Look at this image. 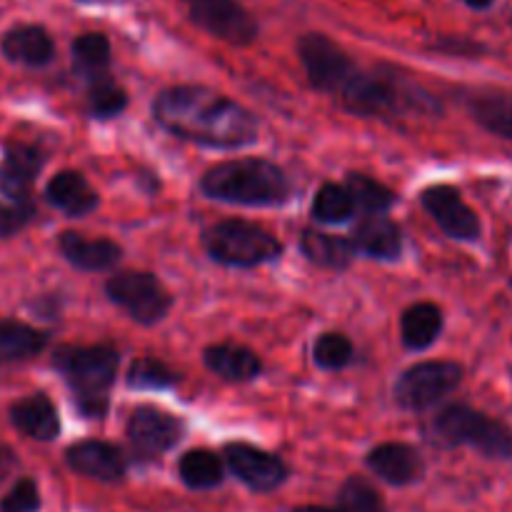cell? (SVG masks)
Instances as JSON below:
<instances>
[{"label": "cell", "instance_id": "1", "mask_svg": "<svg viewBox=\"0 0 512 512\" xmlns=\"http://www.w3.org/2000/svg\"><path fill=\"white\" fill-rule=\"evenodd\" d=\"M155 123L170 135L215 150H238L258 140V120L225 95L198 85L165 88L153 100Z\"/></svg>", "mask_w": 512, "mask_h": 512}, {"label": "cell", "instance_id": "2", "mask_svg": "<svg viewBox=\"0 0 512 512\" xmlns=\"http://www.w3.org/2000/svg\"><path fill=\"white\" fill-rule=\"evenodd\" d=\"M200 190L210 200L245 205V208L283 205L293 193L288 175L263 158H240L215 165L203 175Z\"/></svg>", "mask_w": 512, "mask_h": 512}, {"label": "cell", "instance_id": "3", "mask_svg": "<svg viewBox=\"0 0 512 512\" xmlns=\"http://www.w3.org/2000/svg\"><path fill=\"white\" fill-rule=\"evenodd\" d=\"M53 365L68 383L75 408L85 418L108 413L110 390L118 378L120 358L108 345H63L55 350Z\"/></svg>", "mask_w": 512, "mask_h": 512}, {"label": "cell", "instance_id": "4", "mask_svg": "<svg viewBox=\"0 0 512 512\" xmlns=\"http://www.w3.org/2000/svg\"><path fill=\"white\" fill-rule=\"evenodd\" d=\"M430 435L435 443L458 448L478 450L485 458L512 460V428L503 420H495L470 405H448L440 410L438 418L430 425Z\"/></svg>", "mask_w": 512, "mask_h": 512}, {"label": "cell", "instance_id": "5", "mask_svg": "<svg viewBox=\"0 0 512 512\" xmlns=\"http://www.w3.org/2000/svg\"><path fill=\"white\" fill-rule=\"evenodd\" d=\"M210 258L228 268H255L280 258L283 245L275 235L248 220H223L203 233Z\"/></svg>", "mask_w": 512, "mask_h": 512}, {"label": "cell", "instance_id": "6", "mask_svg": "<svg viewBox=\"0 0 512 512\" xmlns=\"http://www.w3.org/2000/svg\"><path fill=\"white\" fill-rule=\"evenodd\" d=\"M463 383V368L453 360L420 363L405 370L395 383V403L405 410H428Z\"/></svg>", "mask_w": 512, "mask_h": 512}, {"label": "cell", "instance_id": "7", "mask_svg": "<svg viewBox=\"0 0 512 512\" xmlns=\"http://www.w3.org/2000/svg\"><path fill=\"white\" fill-rule=\"evenodd\" d=\"M105 293L138 325L160 323L173 308V298L165 285L155 275L138 273V270H128V273H118L115 278H110Z\"/></svg>", "mask_w": 512, "mask_h": 512}, {"label": "cell", "instance_id": "8", "mask_svg": "<svg viewBox=\"0 0 512 512\" xmlns=\"http://www.w3.org/2000/svg\"><path fill=\"white\" fill-rule=\"evenodd\" d=\"M298 53L300 60H303L310 83L318 90H323V93L340 95V90L348 85V80L358 73L353 60H350L333 40L325 38V35H305L298 43Z\"/></svg>", "mask_w": 512, "mask_h": 512}, {"label": "cell", "instance_id": "9", "mask_svg": "<svg viewBox=\"0 0 512 512\" xmlns=\"http://www.w3.org/2000/svg\"><path fill=\"white\" fill-rule=\"evenodd\" d=\"M183 3L198 28L225 43L248 45L258 35V23L253 15L235 0H183Z\"/></svg>", "mask_w": 512, "mask_h": 512}, {"label": "cell", "instance_id": "10", "mask_svg": "<svg viewBox=\"0 0 512 512\" xmlns=\"http://www.w3.org/2000/svg\"><path fill=\"white\" fill-rule=\"evenodd\" d=\"M185 425L173 413L143 405L128 420L130 448L140 458H158L183 440Z\"/></svg>", "mask_w": 512, "mask_h": 512}, {"label": "cell", "instance_id": "11", "mask_svg": "<svg viewBox=\"0 0 512 512\" xmlns=\"http://www.w3.org/2000/svg\"><path fill=\"white\" fill-rule=\"evenodd\" d=\"M420 203L428 210L430 218L440 225V230L453 240L475 243L483 233L480 218L453 185H430L420 195Z\"/></svg>", "mask_w": 512, "mask_h": 512}, {"label": "cell", "instance_id": "12", "mask_svg": "<svg viewBox=\"0 0 512 512\" xmlns=\"http://www.w3.org/2000/svg\"><path fill=\"white\" fill-rule=\"evenodd\" d=\"M230 473L248 485L255 493H273L288 480V468L283 460L273 453L255 448L248 443H228L223 450Z\"/></svg>", "mask_w": 512, "mask_h": 512}, {"label": "cell", "instance_id": "13", "mask_svg": "<svg viewBox=\"0 0 512 512\" xmlns=\"http://www.w3.org/2000/svg\"><path fill=\"white\" fill-rule=\"evenodd\" d=\"M43 168V155L30 145H10L0 163V193L10 203H30V188Z\"/></svg>", "mask_w": 512, "mask_h": 512}, {"label": "cell", "instance_id": "14", "mask_svg": "<svg viewBox=\"0 0 512 512\" xmlns=\"http://www.w3.org/2000/svg\"><path fill=\"white\" fill-rule=\"evenodd\" d=\"M368 468L380 480H385L390 485H398V488L418 483L425 473V463L420 458V453L405 443H385L370 450Z\"/></svg>", "mask_w": 512, "mask_h": 512}, {"label": "cell", "instance_id": "15", "mask_svg": "<svg viewBox=\"0 0 512 512\" xmlns=\"http://www.w3.org/2000/svg\"><path fill=\"white\" fill-rule=\"evenodd\" d=\"M70 470L85 478L100 480V483H118L125 475V458L118 448L100 440H85V443L73 445L65 453Z\"/></svg>", "mask_w": 512, "mask_h": 512}, {"label": "cell", "instance_id": "16", "mask_svg": "<svg viewBox=\"0 0 512 512\" xmlns=\"http://www.w3.org/2000/svg\"><path fill=\"white\" fill-rule=\"evenodd\" d=\"M58 248L63 258L73 268L85 270V273H103L123 258V248L108 238H88L80 233H63L58 238Z\"/></svg>", "mask_w": 512, "mask_h": 512}, {"label": "cell", "instance_id": "17", "mask_svg": "<svg viewBox=\"0 0 512 512\" xmlns=\"http://www.w3.org/2000/svg\"><path fill=\"white\" fill-rule=\"evenodd\" d=\"M45 198L68 218H83V215L93 213L100 203L93 185L75 170H63V173L55 175L45 188Z\"/></svg>", "mask_w": 512, "mask_h": 512}, {"label": "cell", "instance_id": "18", "mask_svg": "<svg viewBox=\"0 0 512 512\" xmlns=\"http://www.w3.org/2000/svg\"><path fill=\"white\" fill-rule=\"evenodd\" d=\"M353 245L375 260H398L403 253L400 228L385 215H365L353 233Z\"/></svg>", "mask_w": 512, "mask_h": 512}, {"label": "cell", "instance_id": "19", "mask_svg": "<svg viewBox=\"0 0 512 512\" xmlns=\"http://www.w3.org/2000/svg\"><path fill=\"white\" fill-rule=\"evenodd\" d=\"M3 55L13 63L40 68L48 65L55 55L53 38L40 25H18L3 38Z\"/></svg>", "mask_w": 512, "mask_h": 512}, {"label": "cell", "instance_id": "20", "mask_svg": "<svg viewBox=\"0 0 512 512\" xmlns=\"http://www.w3.org/2000/svg\"><path fill=\"white\" fill-rule=\"evenodd\" d=\"M203 360L208 370H213L218 378L230 380V383H248V380L258 378L260 370H263V363L253 350L233 343L210 345Z\"/></svg>", "mask_w": 512, "mask_h": 512}, {"label": "cell", "instance_id": "21", "mask_svg": "<svg viewBox=\"0 0 512 512\" xmlns=\"http://www.w3.org/2000/svg\"><path fill=\"white\" fill-rule=\"evenodd\" d=\"M10 420H13V425L20 433H25L33 440H43V443L58 438L60 433L58 410L50 403V398L40 393L15 403L10 408Z\"/></svg>", "mask_w": 512, "mask_h": 512}, {"label": "cell", "instance_id": "22", "mask_svg": "<svg viewBox=\"0 0 512 512\" xmlns=\"http://www.w3.org/2000/svg\"><path fill=\"white\" fill-rule=\"evenodd\" d=\"M443 333V310L435 303H415L400 318V338L405 348L425 350Z\"/></svg>", "mask_w": 512, "mask_h": 512}, {"label": "cell", "instance_id": "23", "mask_svg": "<svg viewBox=\"0 0 512 512\" xmlns=\"http://www.w3.org/2000/svg\"><path fill=\"white\" fill-rule=\"evenodd\" d=\"M300 250L310 263L330 270H345L355 258L353 240L320 233V230H305L300 238Z\"/></svg>", "mask_w": 512, "mask_h": 512}, {"label": "cell", "instance_id": "24", "mask_svg": "<svg viewBox=\"0 0 512 512\" xmlns=\"http://www.w3.org/2000/svg\"><path fill=\"white\" fill-rule=\"evenodd\" d=\"M48 335L18 320H0V363H18L38 355Z\"/></svg>", "mask_w": 512, "mask_h": 512}, {"label": "cell", "instance_id": "25", "mask_svg": "<svg viewBox=\"0 0 512 512\" xmlns=\"http://www.w3.org/2000/svg\"><path fill=\"white\" fill-rule=\"evenodd\" d=\"M178 475L190 490H213L223 485V458L213 450H188L178 463Z\"/></svg>", "mask_w": 512, "mask_h": 512}, {"label": "cell", "instance_id": "26", "mask_svg": "<svg viewBox=\"0 0 512 512\" xmlns=\"http://www.w3.org/2000/svg\"><path fill=\"white\" fill-rule=\"evenodd\" d=\"M73 65L83 78L90 83L100 78H108L105 70L110 65V43L100 33H85L73 40Z\"/></svg>", "mask_w": 512, "mask_h": 512}, {"label": "cell", "instance_id": "27", "mask_svg": "<svg viewBox=\"0 0 512 512\" xmlns=\"http://www.w3.org/2000/svg\"><path fill=\"white\" fill-rule=\"evenodd\" d=\"M473 118L493 135L512 140V100L500 93H483L470 100Z\"/></svg>", "mask_w": 512, "mask_h": 512}, {"label": "cell", "instance_id": "28", "mask_svg": "<svg viewBox=\"0 0 512 512\" xmlns=\"http://www.w3.org/2000/svg\"><path fill=\"white\" fill-rule=\"evenodd\" d=\"M345 188H348L350 198H353L355 210H363L365 215H385L393 208L395 200H398V195L388 185L360 173H350Z\"/></svg>", "mask_w": 512, "mask_h": 512}, {"label": "cell", "instance_id": "29", "mask_svg": "<svg viewBox=\"0 0 512 512\" xmlns=\"http://www.w3.org/2000/svg\"><path fill=\"white\" fill-rule=\"evenodd\" d=\"M355 213V203L350 198L348 188L345 185H335V183H325L323 188L315 193L313 205H310V215H313L318 223H345V220L353 218Z\"/></svg>", "mask_w": 512, "mask_h": 512}, {"label": "cell", "instance_id": "30", "mask_svg": "<svg viewBox=\"0 0 512 512\" xmlns=\"http://www.w3.org/2000/svg\"><path fill=\"white\" fill-rule=\"evenodd\" d=\"M335 512H385V500L373 483L353 475L340 485Z\"/></svg>", "mask_w": 512, "mask_h": 512}, {"label": "cell", "instance_id": "31", "mask_svg": "<svg viewBox=\"0 0 512 512\" xmlns=\"http://www.w3.org/2000/svg\"><path fill=\"white\" fill-rule=\"evenodd\" d=\"M125 105H128V93H125L118 83H113L110 78H100L95 80V83H90L88 113L93 115V118H115L118 113H123Z\"/></svg>", "mask_w": 512, "mask_h": 512}, {"label": "cell", "instance_id": "32", "mask_svg": "<svg viewBox=\"0 0 512 512\" xmlns=\"http://www.w3.org/2000/svg\"><path fill=\"white\" fill-rule=\"evenodd\" d=\"M178 375L155 358H138L128 370V385L133 390H165L173 388Z\"/></svg>", "mask_w": 512, "mask_h": 512}, {"label": "cell", "instance_id": "33", "mask_svg": "<svg viewBox=\"0 0 512 512\" xmlns=\"http://www.w3.org/2000/svg\"><path fill=\"white\" fill-rule=\"evenodd\" d=\"M353 343L343 333H325L315 340L313 360L323 370H340L353 363Z\"/></svg>", "mask_w": 512, "mask_h": 512}, {"label": "cell", "instance_id": "34", "mask_svg": "<svg viewBox=\"0 0 512 512\" xmlns=\"http://www.w3.org/2000/svg\"><path fill=\"white\" fill-rule=\"evenodd\" d=\"M40 510V493L35 480L23 478L8 490L0 500V512H38Z\"/></svg>", "mask_w": 512, "mask_h": 512}, {"label": "cell", "instance_id": "35", "mask_svg": "<svg viewBox=\"0 0 512 512\" xmlns=\"http://www.w3.org/2000/svg\"><path fill=\"white\" fill-rule=\"evenodd\" d=\"M33 203H0V238H10L33 218Z\"/></svg>", "mask_w": 512, "mask_h": 512}, {"label": "cell", "instance_id": "36", "mask_svg": "<svg viewBox=\"0 0 512 512\" xmlns=\"http://www.w3.org/2000/svg\"><path fill=\"white\" fill-rule=\"evenodd\" d=\"M13 468H15L13 450L5 448V445H0V483H3L10 473H13Z\"/></svg>", "mask_w": 512, "mask_h": 512}, {"label": "cell", "instance_id": "37", "mask_svg": "<svg viewBox=\"0 0 512 512\" xmlns=\"http://www.w3.org/2000/svg\"><path fill=\"white\" fill-rule=\"evenodd\" d=\"M465 3H468L470 8L483 10V8H490V5H493V0H465Z\"/></svg>", "mask_w": 512, "mask_h": 512}, {"label": "cell", "instance_id": "38", "mask_svg": "<svg viewBox=\"0 0 512 512\" xmlns=\"http://www.w3.org/2000/svg\"><path fill=\"white\" fill-rule=\"evenodd\" d=\"M293 512H335V510H328V508H315V505H308V508H298Z\"/></svg>", "mask_w": 512, "mask_h": 512}, {"label": "cell", "instance_id": "39", "mask_svg": "<svg viewBox=\"0 0 512 512\" xmlns=\"http://www.w3.org/2000/svg\"><path fill=\"white\" fill-rule=\"evenodd\" d=\"M83 3H98V0H83Z\"/></svg>", "mask_w": 512, "mask_h": 512}, {"label": "cell", "instance_id": "40", "mask_svg": "<svg viewBox=\"0 0 512 512\" xmlns=\"http://www.w3.org/2000/svg\"><path fill=\"white\" fill-rule=\"evenodd\" d=\"M510 375H512V368H510Z\"/></svg>", "mask_w": 512, "mask_h": 512}]
</instances>
